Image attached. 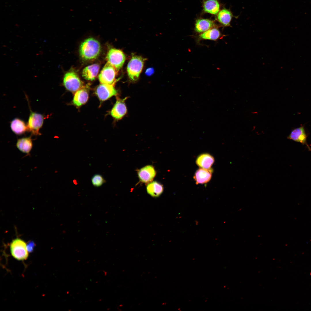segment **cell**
Instances as JSON below:
<instances>
[{"instance_id":"3","label":"cell","mask_w":311,"mask_h":311,"mask_svg":"<svg viewBox=\"0 0 311 311\" xmlns=\"http://www.w3.org/2000/svg\"><path fill=\"white\" fill-rule=\"evenodd\" d=\"M10 249L12 256L18 260H26L28 257L26 244L20 238H16L12 241L10 245Z\"/></svg>"},{"instance_id":"18","label":"cell","mask_w":311,"mask_h":311,"mask_svg":"<svg viewBox=\"0 0 311 311\" xmlns=\"http://www.w3.org/2000/svg\"><path fill=\"white\" fill-rule=\"evenodd\" d=\"M147 193L153 197H159L163 193L164 188L163 185L156 181L149 183L146 187Z\"/></svg>"},{"instance_id":"24","label":"cell","mask_w":311,"mask_h":311,"mask_svg":"<svg viewBox=\"0 0 311 311\" xmlns=\"http://www.w3.org/2000/svg\"><path fill=\"white\" fill-rule=\"evenodd\" d=\"M35 246V244L34 242L33 241H30L26 244V247L27 250L29 253L32 252Z\"/></svg>"},{"instance_id":"16","label":"cell","mask_w":311,"mask_h":311,"mask_svg":"<svg viewBox=\"0 0 311 311\" xmlns=\"http://www.w3.org/2000/svg\"><path fill=\"white\" fill-rule=\"evenodd\" d=\"M88 98V92L85 87H83L77 90L74 96L73 102L77 106H80L87 101Z\"/></svg>"},{"instance_id":"15","label":"cell","mask_w":311,"mask_h":311,"mask_svg":"<svg viewBox=\"0 0 311 311\" xmlns=\"http://www.w3.org/2000/svg\"><path fill=\"white\" fill-rule=\"evenodd\" d=\"M214 26L215 24L212 20L207 19H198L196 21L195 30L199 33H204Z\"/></svg>"},{"instance_id":"6","label":"cell","mask_w":311,"mask_h":311,"mask_svg":"<svg viewBox=\"0 0 311 311\" xmlns=\"http://www.w3.org/2000/svg\"><path fill=\"white\" fill-rule=\"evenodd\" d=\"M63 84L67 90L72 92L77 91L83 87L82 83L79 77L73 71L68 72L65 74Z\"/></svg>"},{"instance_id":"1","label":"cell","mask_w":311,"mask_h":311,"mask_svg":"<svg viewBox=\"0 0 311 311\" xmlns=\"http://www.w3.org/2000/svg\"><path fill=\"white\" fill-rule=\"evenodd\" d=\"M100 50V45L98 41L93 38H89L81 43L79 52L82 59L90 60L96 58L99 55Z\"/></svg>"},{"instance_id":"5","label":"cell","mask_w":311,"mask_h":311,"mask_svg":"<svg viewBox=\"0 0 311 311\" xmlns=\"http://www.w3.org/2000/svg\"><path fill=\"white\" fill-rule=\"evenodd\" d=\"M106 58L107 62L111 65L117 71L122 67L126 60V56L120 50L111 48L108 52Z\"/></svg>"},{"instance_id":"22","label":"cell","mask_w":311,"mask_h":311,"mask_svg":"<svg viewBox=\"0 0 311 311\" xmlns=\"http://www.w3.org/2000/svg\"><path fill=\"white\" fill-rule=\"evenodd\" d=\"M221 34L217 29H211L201 34L199 36L200 39L215 41L221 36Z\"/></svg>"},{"instance_id":"7","label":"cell","mask_w":311,"mask_h":311,"mask_svg":"<svg viewBox=\"0 0 311 311\" xmlns=\"http://www.w3.org/2000/svg\"><path fill=\"white\" fill-rule=\"evenodd\" d=\"M117 71L110 63L107 62L105 65L99 76L98 79L101 84H111L116 82L115 78Z\"/></svg>"},{"instance_id":"13","label":"cell","mask_w":311,"mask_h":311,"mask_svg":"<svg viewBox=\"0 0 311 311\" xmlns=\"http://www.w3.org/2000/svg\"><path fill=\"white\" fill-rule=\"evenodd\" d=\"M214 161V158L211 155L208 153H204L198 156L196 159V163L200 168L209 169L211 168Z\"/></svg>"},{"instance_id":"10","label":"cell","mask_w":311,"mask_h":311,"mask_svg":"<svg viewBox=\"0 0 311 311\" xmlns=\"http://www.w3.org/2000/svg\"><path fill=\"white\" fill-rule=\"evenodd\" d=\"M128 97L121 99L117 98V100L111 111V115L116 120L122 119L126 113L127 109L125 101Z\"/></svg>"},{"instance_id":"11","label":"cell","mask_w":311,"mask_h":311,"mask_svg":"<svg viewBox=\"0 0 311 311\" xmlns=\"http://www.w3.org/2000/svg\"><path fill=\"white\" fill-rule=\"evenodd\" d=\"M156 171L152 165H148L139 170L138 174L140 181L143 183L151 182L155 177Z\"/></svg>"},{"instance_id":"17","label":"cell","mask_w":311,"mask_h":311,"mask_svg":"<svg viewBox=\"0 0 311 311\" xmlns=\"http://www.w3.org/2000/svg\"><path fill=\"white\" fill-rule=\"evenodd\" d=\"M100 66L98 64H94L85 67L83 70L82 75L86 79L92 81L98 73Z\"/></svg>"},{"instance_id":"2","label":"cell","mask_w":311,"mask_h":311,"mask_svg":"<svg viewBox=\"0 0 311 311\" xmlns=\"http://www.w3.org/2000/svg\"><path fill=\"white\" fill-rule=\"evenodd\" d=\"M145 59L141 56H134L129 62L127 66V72L130 79L132 81H137L139 76Z\"/></svg>"},{"instance_id":"20","label":"cell","mask_w":311,"mask_h":311,"mask_svg":"<svg viewBox=\"0 0 311 311\" xmlns=\"http://www.w3.org/2000/svg\"><path fill=\"white\" fill-rule=\"evenodd\" d=\"M233 17V15L230 10L224 9L219 12L217 16V19L218 21L224 26H230V22Z\"/></svg>"},{"instance_id":"19","label":"cell","mask_w":311,"mask_h":311,"mask_svg":"<svg viewBox=\"0 0 311 311\" xmlns=\"http://www.w3.org/2000/svg\"><path fill=\"white\" fill-rule=\"evenodd\" d=\"M16 146L21 151L25 153H29L33 146L31 136L18 139L16 142Z\"/></svg>"},{"instance_id":"23","label":"cell","mask_w":311,"mask_h":311,"mask_svg":"<svg viewBox=\"0 0 311 311\" xmlns=\"http://www.w3.org/2000/svg\"><path fill=\"white\" fill-rule=\"evenodd\" d=\"M91 181L93 185L96 187H100L106 182V180L102 175L99 174L94 175L92 177Z\"/></svg>"},{"instance_id":"8","label":"cell","mask_w":311,"mask_h":311,"mask_svg":"<svg viewBox=\"0 0 311 311\" xmlns=\"http://www.w3.org/2000/svg\"><path fill=\"white\" fill-rule=\"evenodd\" d=\"M307 137L304 127L301 126L292 129L287 138L305 145L308 150L311 151V148L307 142Z\"/></svg>"},{"instance_id":"4","label":"cell","mask_w":311,"mask_h":311,"mask_svg":"<svg viewBox=\"0 0 311 311\" xmlns=\"http://www.w3.org/2000/svg\"><path fill=\"white\" fill-rule=\"evenodd\" d=\"M27 124L28 131L33 135H40V129L42 128L46 117L43 114L34 112L31 110Z\"/></svg>"},{"instance_id":"14","label":"cell","mask_w":311,"mask_h":311,"mask_svg":"<svg viewBox=\"0 0 311 311\" xmlns=\"http://www.w3.org/2000/svg\"><path fill=\"white\" fill-rule=\"evenodd\" d=\"M12 131L16 135H21L28 131L27 124L22 120L16 118L13 120L10 124Z\"/></svg>"},{"instance_id":"12","label":"cell","mask_w":311,"mask_h":311,"mask_svg":"<svg viewBox=\"0 0 311 311\" xmlns=\"http://www.w3.org/2000/svg\"><path fill=\"white\" fill-rule=\"evenodd\" d=\"M213 170L212 169L200 168L197 170L194 177L196 183L203 184L208 182L211 179Z\"/></svg>"},{"instance_id":"26","label":"cell","mask_w":311,"mask_h":311,"mask_svg":"<svg viewBox=\"0 0 311 311\" xmlns=\"http://www.w3.org/2000/svg\"><path fill=\"white\" fill-rule=\"evenodd\" d=\"M310 275L311 276V272H310Z\"/></svg>"},{"instance_id":"25","label":"cell","mask_w":311,"mask_h":311,"mask_svg":"<svg viewBox=\"0 0 311 311\" xmlns=\"http://www.w3.org/2000/svg\"><path fill=\"white\" fill-rule=\"evenodd\" d=\"M154 69L153 68H149L146 70L145 74L148 76H150L154 73Z\"/></svg>"},{"instance_id":"9","label":"cell","mask_w":311,"mask_h":311,"mask_svg":"<svg viewBox=\"0 0 311 311\" xmlns=\"http://www.w3.org/2000/svg\"><path fill=\"white\" fill-rule=\"evenodd\" d=\"M115 82L111 84H101L97 87L96 93L100 100H106L117 94V91L114 87Z\"/></svg>"},{"instance_id":"21","label":"cell","mask_w":311,"mask_h":311,"mask_svg":"<svg viewBox=\"0 0 311 311\" xmlns=\"http://www.w3.org/2000/svg\"><path fill=\"white\" fill-rule=\"evenodd\" d=\"M203 7L205 12L216 14L219 11L220 5L217 0H207L204 2Z\"/></svg>"}]
</instances>
